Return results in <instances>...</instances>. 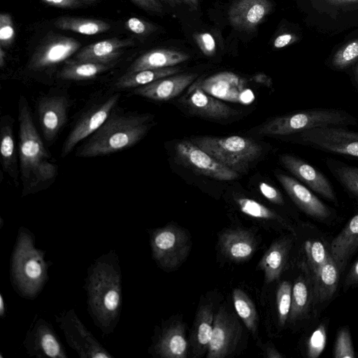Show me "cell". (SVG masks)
Masks as SVG:
<instances>
[{
	"mask_svg": "<svg viewBox=\"0 0 358 358\" xmlns=\"http://www.w3.org/2000/svg\"><path fill=\"white\" fill-rule=\"evenodd\" d=\"M136 5L141 8L155 12L161 13L162 11V6L157 0H131Z\"/></svg>",
	"mask_w": 358,
	"mask_h": 358,
	"instance_id": "681fc988",
	"label": "cell"
},
{
	"mask_svg": "<svg viewBox=\"0 0 358 358\" xmlns=\"http://www.w3.org/2000/svg\"><path fill=\"white\" fill-rule=\"evenodd\" d=\"M150 115H113L76 152V156L91 157L106 155L129 148L147 133Z\"/></svg>",
	"mask_w": 358,
	"mask_h": 358,
	"instance_id": "277c9868",
	"label": "cell"
},
{
	"mask_svg": "<svg viewBox=\"0 0 358 358\" xmlns=\"http://www.w3.org/2000/svg\"><path fill=\"white\" fill-rule=\"evenodd\" d=\"M242 326L236 315L226 306L216 312L206 352L207 358H225L236 350L242 336Z\"/></svg>",
	"mask_w": 358,
	"mask_h": 358,
	"instance_id": "8fae6325",
	"label": "cell"
},
{
	"mask_svg": "<svg viewBox=\"0 0 358 358\" xmlns=\"http://www.w3.org/2000/svg\"><path fill=\"white\" fill-rule=\"evenodd\" d=\"M234 308L248 331L256 337L259 318L255 306L248 295L242 289L236 288L232 292Z\"/></svg>",
	"mask_w": 358,
	"mask_h": 358,
	"instance_id": "d590c367",
	"label": "cell"
},
{
	"mask_svg": "<svg viewBox=\"0 0 358 358\" xmlns=\"http://www.w3.org/2000/svg\"><path fill=\"white\" fill-rule=\"evenodd\" d=\"M213 302L204 301L198 307L189 335V355L193 358L207 352L211 338L215 319Z\"/></svg>",
	"mask_w": 358,
	"mask_h": 358,
	"instance_id": "d4e9b609",
	"label": "cell"
},
{
	"mask_svg": "<svg viewBox=\"0 0 358 358\" xmlns=\"http://www.w3.org/2000/svg\"><path fill=\"white\" fill-rule=\"evenodd\" d=\"M358 119L343 110L313 108L274 117L262 124L258 133L263 135L289 136L325 127L356 125Z\"/></svg>",
	"mask_w": 358,
	"mask_h": 358,
	"instance_id": "5b68a950",
	"label": "cell"
},
{
	"mask_svg": "<svg viewBox=\"0 0 358 358\" xmlns=\"http://www.w3.org/2000/svg\"><path fill=\"white\" fill-rule=\"evenodd\" d=\"M190 141L238 173L246 172L250 164L261 155L262 151L257 143L239 136H196Z\"/></svg>",
	"mask_w": 358,
	"mask_h": 358,
	"instance_id": "8992f818",
	"label": "cell"
},
{
	"mask_svg": "<svg viewBox=\"0 0 358 358\" xmlns=\"http://www.w3.org/2000/svg\"><path fill=\"white\" fill-rule=\"evenodd\" d=\"M84 288L87 295V310L104 334L116 327L122 307V274L115 251L97 258L88 268Z\"/></svg>",
	"mask_w": 358,
	"mask_h": 358,
	"instance_id": "6da1fadb",
	"label": "cell"
},
{
	"mask_svg": "<svg viewBox=\"0 0 358 358\" xmlns=\"http://www.w3.org/2000/svg\"><path fill=\"white\" fill-rule=\"evenodd\" d=\"M292 283L283 280L278 285L276 292V310L278 324L283 328L287 324L291 309Z\"/></svg>",
	"mask_w": 358,
	"mask_h": 358,
	"instance_id": "f35d334b",
	"label": "cell"
},
{
	"mask_svg": "<svg viewBox=\"0 0 358 358\" xmlns=\"http://www.w3.org/2000/svg\"><path fill=\"white\" fill-rule=\"evenodd\" d=\"M166 1L172 4H180V3H185L186 4V0H166Z\"/></svg>",
	"mask_w": 358,
	"mask_h": 358,
	"instance_id": "6f0895ef",
	"label": "cell"
},
{
	"mask_svg": "<svg viewBox=\"0 0 358 358\" xmlns=\"http://www.w3.org/2000/svg\"><path fill=\"white\" fill-rule=\"evenodd\" d=\"M358 287V258L347 273L343 283V290L347 292L350 288Z\"/></svg>",
	"mask_w": 358,
	"mask_h": 358,
	"instance_id": "c3c4849f",
	"label": "cell"
},
{
	"mask_svg": "<svg viewBox=\"0 0 358 358\" xmlns=\"http://www.w3.org/2000/svg\"><path fill=\"white\" fill-rule=\"evenodd\" d=\"M152 348L155 355L161 358H187L189 343L185 324L181 320H175L164 325Z\"/></svg>",
	"mask_w": 358,
	"mask_h": 358,
	"instance_id": "ffe728a7",
	"label": "cell"
},
{
	"mask_svg": "<svg viewBox=\"0 0 358 358\" xmlns=\"http://www.w3.org/2000/svg\"><path fill=\"white\" fill-rule=\"evenodd\" d=\"M358 250V213L353 215L330 243V252L340 273Z\"/></svg>",
	"mask_w": 358,
	"mask_h": 358,
	"instance_id": "f1b7e54d",
	"label": "cell"
},
{
	"mask_svg": "<svg viewBox=\"0 0 358 358\" xmlns=\"http://www.w3.org/2000/svg\"><path fill=\"white\" fill-rule=\"evenodd\" d=\"M194 40L201 52L206 56H212L216 50V43L213 36L207 32L194 35Z\"/></svg>",
	"mask_w": 358,
	"mask_h": 358,
	"instance_id": "ee69618b",
	"label": "cell"
},
{
	"mask_svg": "<svg viewBox=\"0 0 358 358\" xmlns=\"http://www.w3.org/2000/svg\"><path fill=\"white\" fill-rule=\"evenodd\" d=\"M259 241L253 230L243 227L227 228L218 234L217 248L229 262L240 264L255 253Z\"/></svg>",
	"mask_w": 358,
	"mask_h": 358,
	"instance_id": "9a60e30c",
	"label": "cell"
},
{
	"mask_svg": "<svg viewBox=\"0 0 358 358\" xmlns=\"http://www.w3.org/2000/svg\"><path fill=\"white\" fill-rule=\"evenodd\" d=\"M259 188L261 194L270 202L279 206L285 204L282 195L279 190L272 185L262 182L259 184Z\"/></svg>",
	"mask_w": 358,
	"mask_h": 358,
	"instance_id": "bcb514c9",
	"label": "cell"
},
{
	"mask_svg": "<svg viewBox=\"0 0 358 358\" xmlns=\"http://www.w3.org/2000/svg\"><path fill=\"white\" fill-rule=\"evenodd\" d=\"M340 273L331 255L320 269L313 275V315L318 314L334 297Z\"/></svg>",
	"mask_w": 358,
	"mask_h": 358,
	"instance_id": "603a6c76",
	"label": "cell"
},
{
	"mask_svg": "<svg viewBox=\"0 0 358 358\" xmlns=\"http://www.w3.org/2000/svg\"><path fill=\"white\" fill-rule=\"evenodd\" d=\"M299 274L292 284V303L287 324L296 327L313 315V273L303 262L297 261Z\"/></svg>",
	"mask_w": 358,
	"mask_h": 358,
	"instance_id": "2e32d148",
	"label": "cell"
},
{
	"mask_svg": "<svg viewBox=\"0 0 358 358\" xmlns=\"http://www.w3.org/2000/svg\"><path fill=\"white\" fill-rule=\"evenodd\" d=\"M197 77V73L174 74L136 87L134 93L155 101H168L180 94Z\"/></svg>",
	"mask_w": 358,
	"mask_h": 358,
	"instance_id": "4316f807",
	"label": "cell"
},
{
	"mask_svg": "<svg viewBox=\"0 0 358 358\" xmlns=\"http://www.w3.org/2000/svg\"><path fill=\"white\" fill-rule=\"evenodd\" d=\"M41 1L61 8H81L94 3L96 0H41Z\"/></svg>",
	"mask_w": 358,
	"mask_h": 358,
	"instance_id": "7dc6e473",
	"label": "cell"
},
{
	"mask_svg": "<svg viewBox=\"0 0 358 358\" xmlns=\"http://www.w3.org/2000/svg\"><path fill=\"white\" fill-rule=\"evenodd\" d=\"M239 212L265 229L286 231L294 236L296 227L289 220L262 203L248 197L234 199Z\"/></svg>",
	"mask_w": 358,
	"mask_h": 358,
	"instance_id": "7402d4cb",
	"label": "cell"
},
{
	"mask_svg": "<svg viewBox=\"0 0 358 358\" xmlns=\"http://www.w3.org/2000/svg\"><path fill=\"white\" fill-rule=\"evenodd\" d=\"M294 243V235L289 233L275 240L264 253L257 268L264 272L266 285L278 280L287 268Z\"/></svg>",
	"mask_w": 358,
	"mask_h": 358,
	"instance_id": "44dd1931",
	"label": "cell"
},
{
	"mask_svg": "<svg viewBox=\"0 0 358 358\" xmlns=\"http://www.w3.org/2000/svg\"><path fill=\"white\" fill-rule=\"evenodd\" d=\"M276 177L292 201L305 214L324 223H330L336 218L335 210L298 180L282 173Z\"/></svg>",
	"mask_w": 358,
	"mask_h": 358,
	"instance_id": "5bb4252c",
	"label": "cell"
},
{
	"mask_svg": "<svg viewBox=\"0 0 358 358\" xmlns=\"http://www.w3.org/2000/svg\"><path fill=\"white\" fill-rule=\"evenodd\" d=\"M23 345L31 357H67L64 345L52 325L38 315L27 331Z\"/></svg>",
	"mask_w": 358,
	"mask_h": 358,
	"instance_id": "7c38bea8",
	"label": "cell"
},
{
	"mask_svg": "<svg viewBox=\"0 0 358 358\" xmlns=\"http://www.w3.org/2000/svg\"><path fill=\"white\" fill-rule=\"evenodd\" d=\"M297 41L295 35L292 34H283L275 38L273 42V46L275 48H282L289 45Z\"/></svg>",
	"mask_w": 358,
	"mask_h": 358,
	"instance_id": "f907efd6",
	"label": "cell"
},
{
	"mask_svg": "<svg viewBox=\"0 0 358 358\" xmlns=\"http://www.w3.org/2000/svg\"><path fill=\"white\" fill-rule=\"evenodd\" d=\"M333 355L334 358H355L356 357L351 334L348 327H342L337 332Z\"/></svg>",
	"mask_w": 358,
	"mask_h": 358,
	"instance_id": "60d3db41",
	"label": "cell"
},
{
	"mask_svg": "<svg viewBox=\"0 0 358 358\" xmlns=\"http://www.w3.org/2000/svg\"><path fill=\"white\" fill-rule=\"evenodd\" d=\"M192 87L185 101L188 108L194 114L210 119L222 120L229 118L237 113L223 101L206 93L196 84Z\"/></svg>",
	"mask_w": 358,
	"mask_h": 358,
	"instance_id": "83f0119b",
	"label": "cell"
},
{
	"mask_svg": "<svg viewBox=\"0 0 358 358\" xmlns=\"http://www.w3.org/2000/svg\"><path fill=\"white\" fill-rule=\"evenodd\" d=\"M355 76H356L357 82L358 83V66H357V67L356 68V70H355Z\"/></svg>",
	"mask_w": 358,
	"mask_h": 358,
	"instance_id": "680465c9",
	"label": "cell"
},
{
	"mask_svg": "<svg viewBox=\"0 0 358 358\" xmlns=\"http://www.w3.org/2000/svg\"><path fill=\"white\" fill-rule=\"evenodd\" d=\"M120 94H115L103 103L91 109L76 122L62 147V155H69L82 140L96 132L107 120Z\"/></svg>",
	"mask_w": 358,
	"mask_h": 358,
	"instance_id": "e0dca14e",
	"label": "cell"
},
{
	"mask_svg": "<svg viewBox=\"0 0 358 358\" xmlns=\"http://www.w3.org/2000/svg\"><path fill=\"white\" fill-rule=\"evenodd\" d=\"M5 314V303L1 294H0V316L3 317Z\"/></svg>",
	"mask_w": 358,
	"mask_h": 358,
	"instance_id": "db71d44e",
	"label": "cell"
},
{
	"mask_svg": "<svg viewBox=\"0 0 358 358\" xmlns=\"http://www.w3.org/2000/svg\"><path fill=\"white\" fill-rule=\"evenodd\" d=\"M345 127H318L292 135L301 144L327 152L358 158V131Z\"/></svg>",
	"mask_w": 358,
	"mask_h": 358,
	"instance_id": "ba28073f",
	"label": "cell"
},
{
	"mask_svg": "<svg viewBox=\"0 0 358 358\" xmlns=\"http://www.w3.org/2000/svg\"><path fill=\"white\" fill-rule=\"evenodd\" d=\"M150 242L153 259L166 272L175 271L183 264L192 244L188 231L175 224L150 231Z\"/></svg>",
	"mask_w": 358,
	"mask_h": 358,
	"instance_id": "52a82bcc",
	"label": "cell"
},
{
	"mask_svg": "<svg viewBox=\"0 0 358 358\" xmlns=\"http://www.w3.org/2000/svg\"><path fill=\"white\" fill-rule=\"evenodd\" d=\"M271 10L269 0H237L229 8L228 16L236 29L249 31L256 27Z\"/></svg>",
	"mask_w": 358,
	"mask_h": 358,
	"instance_id": "cb8c5ba5",
	"label": "cell"
},
{
	"mask_svg": "<svg viewBox=\"0 0 358 358\" xmlns=\"http://www.w3.org/2000/svg\"><path fill=\"white\" fill-rule=\"evenodd\" d=\"M327 322H321L308 336L306 343V354L309 358H317L323 352L327 343Z\"/></svg>",
	"mask_w": 358,
	"mask_h": 358,
	"instance_id": "ab89813d",
	"label": "cell"
},
{
	"mask_svg": "<svg viewBox=\"0 0 358 358\" xmlns=\"http://www.w3.org/2000/svg\"><path fill=\"white\" fill-rule=\"evenodd\" d=\"M325 163L345 191L358 199V166H350L331 158H327Z\"/></svg>",
	"mask_w": 358,
	"mask_h": 358,
	"instance_id": "e575fe53",
	"label": "cell"
},
{
	"mask_svg": "<svg viewBox=\"0 0 358 358\" xmlns=\"http://www.w3.org/2000/svg\"><path fill=\"white\" fill-rule=\"evenodd\" d=\"M125 24L128 29L138 35L148 34L155 29L152 24L136 17L129 18Z\"/></svg>",
	"mask_w": 358,
	"mask_h": 358,
	"instance_id": "f6af8a7d",
	"label": "cell"
},
{
	"mask_svg": "<svg viewBox=\"0 0 358 358\" xmlns=\"http://www.w3.org/2000/svg\"><path fill=\"white\" fill-rule=\"evenodd\" d=\"M294 237L300 257L298 261L306 263L313 275L331 255L330 243L317 228L307 223L296 227Z\"/></svg>",
	"mask_w": 358,
	"mask_h": 358,
	"instance_id": "4fadbf2b",
	"label": "cell"
},
{
	"mask_svg": "<svg viewBox=\"0 0 358 358\" xmlns=\"http://www.w3.org/2000/svg\"><path fill=\"white\" fill-rule=\"evenodd\" d=\"M189 58V55L182 51L166 48L155 49L137 58L127 72L174 66Z\"/></svg>",
	"mask_w": 358,
	"mask_h": 358,
	"instance_id": "1f68e13d",
	"label": "cell"
},
{
	"mask_svg": "<svg viewBox=\"0 0 358 358\" xmlns=\"http://www.w3.org/2000/svg\"><path fill=\"white\" fill-rule=\"evenodd\" d=\"M358 59V38L350 41L339 49L332 58V65L338 69H344Z\"/></svg>",
	"mask_w": 358,
	"mask_h": 358,
	"instance_id": "b9f144b4",
	"label": "cell"
},
{
	"mask_svg": "<svg viewBox=\"0 0 358 358\" xmlns=\"http://www.w3.org/2000/svg\"><path fill=\"white\" fill-rule=\"evenodd\" d=\"M80 47L73 38L57 36L43 42L32 55L29 68L33 71L50 69L68 59Z\"/></svg>",
	"mask_w": 358,
	"mask_h": 358,
	"instance_id": "d6986e66",
	"label": "cell"
},
{
	"mask_svg": "<svg viewBox=\"0 0 358 358\" xmlns=\"http://www.w3.org/2000/svg\"><path fill=\"white\" fill-rule=\"evenodd\" d=\"M15 29L11 16L7 13L0 15V44L1 48L10 46L15 38Z\"/></svg>",
	"mask_w": 358,
	"mask_h": 358,
	"instance_id": "7bdbcfd3",
	"label": "cell"
},
{
	"mask_svg": "<svg viewBox=\"0 0 358 358\" xmlns=\"http://www.w3.org/2000/svg\"><path fill=\"white\" fill-rule=\"evenodd\" d=\"M206 93L226 101L240 102L243 81L230 72H222L195 83Z\"/></svg>",
	"mask_w": 358,
	"mask_h": 358,
	"instance_id": "f546056e",
	"label": "cell"
},
{
	"mask_svg": "<svg viewBox=\"0 0 358 358\" xmlns=\"http://www.w3.org/2000/svg\"><path fill=\"white\" fill-rule=\"evenodd\" d=\"M174 150L176 161L198 173L222 181L232 180L238 176V173L223 165L191 141L177 143Z\"/></svg>",
	"mask_w": 358,
	"mask_h": 358,
	"instance_id": "30bf717a",
	"label": "cell"
},
{
	"mask_svg": "<svg viewBox=\"0 0 358 358\" xmlns=\"http://www.w3.org/2000/svg\"><path fill=\"white\" fill-rule=\"evenodd\" d=\"M280 161L285 169L312 191L331 202L338 203V199L331 182L320 170L291 155H281Z\"/></svg>",
	"mask_w": 358,
	"mask_h": 358,
	"instance_id": "ac0fdd59",
	"label": "cell"
},
{
	"mask_svg": "<svg viewBox=\"0 0 358 358\" xmlns=\"http://www.w3.org/2000/svg\"><path fill=\"white\" fill-rule=\"evenodd\" d=\"M186 4L193 10H197L199 7V0H186Z\"/></svg>",
	"mask_w": 358,
	"mask_h": 358,
	"instance_id": "f5cc1de1",
	"label": "cell"
},
{
	"mask_svg": "<svg viewBox=\"0 0 358 358\" xmlns=\"http://www.w3.org/2000/svg\"><path fill=\"white\" fill-rule=\"evenodd\" d=\"M49 265L45 252L35 246L34 235L20 227L10 258V282L15 292L23 298H36L48 280Z\"/></svg>",
	"mask_w": 358,
	"mask_h": 358,
	"instance_id": "3957f363",
	"label": "cell"
},
{
	"mask_svg": "<svg viewBox=\"0 0 358 358\" xmlns=\"http://www.w3.org/2000/svg\"><path fill=\"white\" fill-rule=\"evenodd\" d=\"M4 55L5 52H3V48H0V66L1 67L3 66L4 64Z\"/></svg>",
	"mask_w": 358,
	"mask_h": 358,
	"instance_id": "9f6ffc18",
	"label": "cell"
},
{
	"mask_svg": "<svg viewBox=\"0 0 358 358\" xmlns=\"http://www.w3.org/2000/svg\"><path fill=\"white\" fill-rule=\"evenodd\" d=\"M60 29L68 30L83 35H96L108 31L110 25L103 20L94 19L62 17L55 22Z\"/></svg>",
	"mask_w": 358,
	"mask_h": 358,
	"instance_id": "8d00e7d4",
	"label": "cell"
},
{
	"mask_svg": "<svg viewBox=\"0 0 358 358\" xmlns=\"http://www.w3.org/2000/svg\"><path fill=\"white\" fill-rule=\"evenodd\" d=\"M18 120L20 171L22 196H26L49 184L56 177L57 167L50 161L24 97L20 100Z\"/></svg>",
	"mask_w": 358,
	"mask_h": 358,
	"instance_id": "7a4b0ae2",
	"label": "cell"
},
{
	"mask_svg": "<svg viewBox=\"0 0 358 358\" xmlns=\"http://www.w3.org/2000/svg\"><path fill=\"white\" fill-rule=\"evenodd\" d=\"M55 320L62 330L67 343L80 357H113L80 321L74 309L56 315Z\"/></svg>",
	"mask_w": 358,
	"mask_h": 358,
	"instance_id": "9c48e42d",
	"label": "cell"
},
{
	"mask_svg": "<svg viewBox=\"0 0 358 358\" xmlns=\"http://www.w3.org/2000/svg\"><path fill=\"white\" fill-rule=\"evenodd\" d=\"M1 162L3 170L17 185L18 164L15 145L13 124L7 117H1Z\"/></svg>",
	"mask_w": 358,
	"mask_h": 358,
	"instance_id": "d6a6232c",
	"label": "cell"
},
{
	"mask_svg": "<svg viewBox=\"0 0 358 358\" xmlns=\"http://www.w3.org/2000/svg\"><path fill=\"white\" fill-rule=\"evenodd\" d=\"M69 103L63 96H51L42 99L38 105V114L43 136L52 141L67 119Z\"/></svg>",
	"mask_w": 358,
	"mask_h": 358,
	"instance_id": "484cf974",
	"label": "cell"
},
{
	"mask_svg": "<svg viewBox=\"0 0 358 358\" xmlns=\"http://www.w3.org/2000/svg\"><path fill=\"white\" fill-rule=\"evenodd\" d=\"M264 357L267 358H282L284 356L275 348L273 344L265 345L263 349Z\"/></svg>",
	"mask_w": 358,
	"mask_h": 358,
	"instance_id": "816d5d0a",
	"label": "cell"
},
{
	"mask_svg": "<svg viewBox=\"0 0 358 358\" xmlns=\"http://www.w3.org/2000/svg\"><path fill=\"white\" fill-rule=\"evenodd\" d=\"M110 64L87 62H69L59 73V77L69 80H83L92 79L107 70Z\"/></svg>",
	"mask_w": 358,
	"mask_h": 358,
	"instance_id": "74e56055",
	"label": "cell"
},
{
	"mask_svg": "<svg viewBox=\"0 0 358 358\" xmlns=\"http://www.w3.org/2000/svg\"><path fill=\"white\" fill-rule=\"evenodd\" d=\"M180 71V67L174 66L162 69H145L136 72H127L117 79L115 87L117 89L136 88L160 78L177 74Z\"/></svg>",
	"mask_w": 358,
	"mask_h": 358,
	"instance_id": "836d02e7",
	"label": "cell"
},
{
	"mask_svg": "<svg viewBox=\"0 0 358 358\" xmlns=\"http://www.w3.org/2000/svg\"><path fill=\"white\" fill-rule=\"evenodd\" d=\"M134 43L130 38H109L85 46L73 61L110 64L121 55L122 50Z\"/></svg>",
	"mask_w": 358,
	"mask_h": 358,
	"instance_id": "4dcf8cb0",
	"label": "cell"
},
{
	"mask_svg": "<svg viewBox=\"0 0 358 358\" xmlns=\"http://www.w3.org/2000/svg\"><path fill=\"white\" fill-rule=\"evenodd\" d=\"M333 2L338 3H358V0H331Z\"/></svg>",
	"mask_w": 358,
	"mask_h": 358,
	"instance_id": "11a10c76",
	"label": "cell"
}]
</instances>
